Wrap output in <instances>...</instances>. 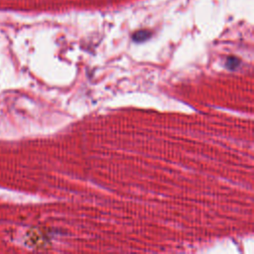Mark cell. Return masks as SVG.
I'll return each instance as SVG.
<instances>
[{
  "mask_svg": "<svg viewBox=\"0 0 254 254\" xmlns=\"http://www.w3.org/2000/svg\"><path fill=\"white\" fill-rule=\"evenodd\" d=\"M150 37H151V33L148 30H140L133 34L132 39L137 43H141L148 40Z\"/></svg>",
  "mask_w": 254,
  "mask_h": 254,
  "instance_id": "obj_1",
  "label": "cell"
},
{
  "mask_svg": "<svg viewBox=\"0 0 254 254\" xmlns=\"http://www.w3.org/2000/svg\"><path fill=\"white\" fill-rule=\"evenodd\" d=\"M239 64V60L235 57H228L226 62H225V65L228 69H235Z\"/></svg>",
  "mask_w": 254,
  "mask_h": 254,
  "instance_id": "obj_2",
  "label": "cell"
}]
</instances>
